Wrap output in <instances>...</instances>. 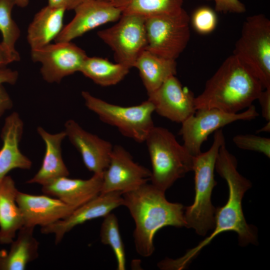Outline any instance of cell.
<instances>
[{
  "mask_svg": "<svg viewBox=\"0 0 270 270\" xmlns=\"http://www.w3.org/2000/svg\"><path fill=\"white\" fill-rule=\"evenodd\" d=\"M215 170L226 182L228 197L224 206L215 210L214 230L208 236L196 247L188 250L183 256L175 260L167 258L161 261L162 269L180 270L184 268L202 248L218 234L224 232L233 231L237 233L240 244L242 246L256 243V231L252 226L246 223L242 209V198L252 184L249 180L238 172L236 159L226 148V142L219 149Z\"/></svg>",
  "mask_w": 270,
  "mask_h": 270,
  "instance_id": "cell-1",
  "label": "cell"
},
{
  "mask_svg": "<svg viewBox=\"0 0 270 270\" xmlns=\"http://www.w3.org/2000/svg\"><path fill=\"white\" fill-rule=\"evenodd\" d=\"M164 192L147 182L122 193L123 206L135 223V248L142 256L152 255L154 236L160 230L166 226H185L184 206L168 202Z\"/></svg>",
  "mask_w": 270,
  "mask_h": 270,
  "instance_id": "cell-2",
  "label": "cell"
},
{
  "mask_svg": "<svg viewBox=\"0 0 270 270\" xmlns=\"http://www.w3.org/2000/svg\"><path fill=\"white\" fill-rule=\"evenodd\" d=\"M264 88L255 74L232 54L207 80L202 92L195 97V108L239 112L252 105Z\"/></svg>",
  "mask_w": 270,
  "mask_h": 270,
  "instance_id": "cell-3",
  "label": "cell"
},
{
  "mask_svg": "<svg viewBox=\"0 0 270 270\" xmlns=\"http://www.w3.org/2000/svg\"><path fill=\"white\" fill-rule=\"evenodd\" d=\"M225 142L222 129L214 132V141L206 152L194 156L195 196L193 204L184 210L185 226L194 229L199 235L205 236L214 227V212L211 201L212 190L216 182L214 178L215 164L220 146Z\"/></svg>",
  "mask_w": 270,
  "mask_h": 270,
  "instance_id": "cell-4",
  "label": "cell"
},
{
  "mask_svg": "<svg viewBox=\"0 0 270 270\" xmlns=\"http://www.w3.org/2000/svg\"><path fill=\"white\" fill-rule=\"evenodd\" d=\"M146 142L152 165L151 184L166 192L178 179L192 171L194 156L166 128L154 126Z\"/></svg>",
  "mask_w": 270,
  "mask_h": 270,
  "instance_id": "cell-5",
  "label": "cell"
},
{
  "mask_svg": "<svg viewBox=\"0 0 270 270\" xmlns=\"http://www.w3.org/2000/svg\"><path fill=\"white\" fill-rule=\"evenodd\" d=\"M232 54L255 74L264 89L270 88V21L265 15L246 18Z\"/></svg>",
  "mask_w": 270,
  "mask_h": 270,
  "instance_id": "cell-6",
  "label": "cell"
},
{
  "mask_svg": "<svg viewBox=\"0 0 270 270\" xmlns=\"http://www.w3.org/2000/svg\"><path fill=\"white\" fill-rule=\"evenodd\" d=\"M82 96L86 108L102 122L116 127L122 135L138 142H144L154 126L152 118L154 108L148 100L136 106H124L109 103L87 91H82Z\"/></svg>",
  "mask_w": 270,
  "mask_h": 270,
  "instance_id": "cell-7",
  "label": "cell"
},
{
  "mask_svg": "<svg viewBox=\"0 0 270 270\" xmlns=\"http://www.w3.org/2000/svg\"><path fill=\"white\" fill-rule=\"evenodd\" d=\"M190 22V17L184 8L176 12L145 18L148 42L146 50L176 60L188 43Z\"/></svg>",
  "mask_w": 270,
  "mask_h": 270,
  "instance_id": "cell-8",
  "label": "cell"
},
{
  "mask_svg": "<svg viewBox=\"0 0 270 270\" xmlns=\"http://www.w3.org/2000/svg\"><path fill=\"white\" fill-rule=\"evenodd\" d=\"M118 21L98 36L112 50L116 62L130 68L147 46L145 18L122 14Z\"/></svg>",
  "mask_w": 270,
  "mask_h": 270,
  "instance_id": "cell-9",
  "label": "cell"
},
{
  "mask_svg": "<svg viewBox=\"0 0 270 270\" xmlns=\"http://www.w3.org/2000/svg\"><path fill=\"white\" fill-rule=\"evenodd\" d=\"M259 116L254 106L244 112L230 113L216 108L196 110L194 114L182 123L180 134L183 145L193 156L201 152L202 144L208 136L222 128L238 120H250Z\"/></svg>",
  "mask_w": 270,
  "mask_h": 270,
  "instance_id": "cell-10",
  "label": "cell"
},
{
  "mask_svg": "<svg viewBox=\"0 0 270 270\" xmlns=\"http://www.w3.org/2000/svg\"><path fill=\"white\" fill-rule=\"evenodd\" d=\"M30 56L34 62L41 64V75L48 83H59L66 76L80 72L88 56L71 42H54L31 50Z\"/></svg>",
  "mask_w": 270,
  "mask_h": 270,
  "instance_id": "cell-11",
  "label": "cell"
},
{
  "mask_svg": "<svg viewBox=\"0 0 270 270\" xmlns=\"http://www.w3.org/2000/svg\"><path fill=\"white\" fill-rule=\"evenodd\" d=\"M150 176L151 170L134 162L123 146L116 145L103 174L100 193L116 191L124 193L147 182Z\"/></svg>",
  "mask_w": 270,
  "mask_h": 270,
  "instance_id": "cell-12",
  "label": "cell"
},
{
  "mask_svg": "<svg viewBox=\"0 0 270 270\" xmlns=\"http://www.w3.org/2000/svg\"><path fill=\"white\" fill-rule=\"evenodd\" d=\"M194 93L172 76L148 94L154 112L171 121L182 124L196 111Z\"/></svg>",
  "mask_w": 270,
  "mask_h": 270,
  "instance_id": "cell-13",
  "label": "cell"
},
{
  "mask_svg": "<svg viewBox=\"0 0 270 270\" xmlns=\"http://www.w3.org/2000/svg\"><path fill=\"white\" fill-rule=\"evenodd\" d=\"M122 193L112 192L100 193L91 200L74 209L66 218L41 227L44 234H53L56 244L75 226L97 218H104L115 208L123 206Z\"/></svg>",
  "mask_w": 270,
  "mask_h": 270,
  "instance_id": "cell-14",
  "label": "cell"
},
{
  "mask_svg": "<svg viewBox=\"0 0 270 270\" xmlns=\"http://www.w3.org/2000/svg\"><path fill=\"white\" fill-rule=\"evenodd\" d=\"M72 20L64 26L54 42H69L102 24L118 21L122 14L110 2L84 0L74 10Z\"/></svg>",
  "mask_w": 270,
  "mask_h": 270,
  "instance_id": "cell-15",
  "label": "cell"
},
{
  "mask_svg": "<svg viewBox=\"0 0 270 270\" xmlns=\"http://www.w3.org/2000/svg\"><path fill=\"white\" fill-rule=\"evenodd\" d=\"M64 130L80 153L87 169L94 174H103L109 164L112 144L86 130L74 120L65 122Z\"/></svg>",
  "mask_w": 270,
  "mask_h": 270,
  "instance_id": "cell-16",
  "label": "cell"
},
{
  "mask_svg": "<svg viewBox=\"0 0 270 270\" xmlns=\"http://www.w3.org/2000/svg\"><path fill=\"white\" fill-rule=\"evenodd\" d=\"M16 200L22 212L24 226H45L69 216L74 208L48 195H33L18 191Z\"/></svg>",
  "mask_w": 270,
  "mask_h": 270,
  "instance_id": "cell-17",
  "label": "cell"
},
{
  "mask_svg": "<svg viewBox=\"0 0 270 270\" xmlns=\"http://www.w3.org/2000/svg\"><path fill=\"white\" fill-rule=\"evenodd\" d=\"M24 128V122L17 112L5 118L0 133L2 144L0 150V182L12 170H29L32 166L30 160L20 148Z\"/></svg>",
  "mask_w": 270,
  "mask_h": 270,
  "instance_id": "cell-18",
  "label": "cell"
},
{
  "mask_svg": "<svg viewBox=\"0 0 270 270\" xmlns=\"http://www.w3.org/2000/svg\"><path fill=\"white\" fill-rule=\"evenodd\" d=\"M102 176L94 174L86 180L62 176L42 186V190L76 208L100 194Z\"/></svg>",
  "mask_w": 270,
  "mask_h": 270,
  "instance_id": "cell-19",
  "label": "cell"
},
{
  "mask_svg": "<svg viewBox=\"0 0 270 270\" xmlns=\"http://www.w3.org/2000/svg\"><path fill=\"white\" fill-rule=\"evenodd\" d=\"M36 131L44 142L45 152L40 169L26 182L42 186L58 178L68 176L70 173L63 160L62 150V141L66 138L64 131L52 134L42 126H38Z\"/></svg>",
  "mask_w": 270,
  "mask_h": 270,
  "instance_id": "cell-20",
  "label": "cell"
},
{
  "mask_svg": "<svg viewBox=\"0 0 270 270\" xmlns=\"http://www.w3.org/2000/svg\"><path fill=\"white\" fill-rule=\"evenodd\" d=\"M16 183L10 176L0 182V244H8L24 226V220L16 197Z\"/></svg>",
  "mask_w": 270,
  "mask_h": 270,
  "instance_id": "cell-21",
  "label": "cell"
},
{
  "mask_svg": "<svg viewBox=\"0 0 270 270\" xmlns=\"http://www.w3.org/2000/svg\"><path fill=\"white\" fill-rule=\"evenodd\" d=\"M65 12L62 8L48 5L35 14L26 36L31 50L44 47L56 38L64 27Z\"/></svg>",
  "mask_w": 270,
  "mask_h": 270,
  "instance_id": "cell-22",
  "label": "cell"
},
{
  "mask_svg": "<svg viewBox=\"0 0 270 270\" xmlns=\"http://www.w3.org/2000/svg\"><path fill=\"white\" fill-rule=\"evenodd\" d=\"M34 228L24 226L8 252L0 251V270H24L38 256L39 242L34 236Z\"/></svg>",
  "mask_w": 270,
  "mask_h": 270,
  "instance_id": "cell-23",
  "label": "cell"
},
{
  "mask_svg": "<svg viewBox=\"0 0 270 270\" xmlns=\"http://www.w3.org/2000/svg\"><path fill=\"white\" fill-rule=\"evenodd\" d=\"M134 67L140 73L148 94L158 88L168 78L176 76L175 60L162 58L145 50L136 60Z\"/></svg>",
  "mask_w": 270,
  "mask_h": 270,
  "instance_id": "cell-24",
  "label": "cell"
},
{
  "mask_svg": "<svg viewBox=\"0 0 270 270\" xmlns=\"http://www.w3.org/2000/svg\"><path fill=\"white\" fill-rule=\"evenodd\" d=\"M130 69L122 64L113 63L106 58L87 56L80 72L97 84L108 86L121 82Z\"/></svg>",
  "mask_w": 270,
  "mask_h": 270,
  "instance_id": "cell-25",
  "label": "cell"
},
{
  "mask_svg": "<svg viewBox=\"0 0 270 270\" xmlns=\"http://www.w3.org/2000/svg\"><path fill=\"white\" fill-rule=\"evenodd\" d=\"M122 14H134L144 18L180 11L184 0H111Z\"/></svg>",
  "mask_w": 270,
  "mask_h": 270,
  "instance_id": "cell-26",
  "label": "cell"
},
{
  "mask_svg": "<svg viewBox=\"0 0 270 270\" xmlns=\"http://www.w3.org/2000/svg\"><path fill=\"white\" fill-rule=\"evenodd\" d=\"M102 244L112 248L117 262V270L126 268V258L124 244L120 234L119 224L116 216L110 213L104 218L100 230Z\"/></svg>",
  "mask_w": 270,
  "mask_h": 270,
  "instance_id": "cell-27",
  "label": "cell"
},
{
  "mask_svg": "<svg viewBox=\"0 0 270 270\" xmlns=\"http://www.w3.org/2000/svg\"><path fill=\"white\" fill-rule=\"evenodd\" d=\"M15 5V0H0V32L2 35L0 43L11 54L20 56L15 48V44L20 36V32L12 16V12Z\"/></svg>",
  "mask_w": 270,
  "mask_h": 270,
  "instance_id": "cell-28",
  "label": "cell"
},
{
  "mask_svg": "<svg viewBox=\"0 0 270 270\" xmlns=\"http://www.w3.org/2000/svg\"><path fill=\"white\" fill-rule=\"evenodd\" d=\"M190 22L194 30L200 34L212 32L216 28L218 18L215 10L208 6H201L194 10Z\"/></svg>",
  "mask_w": 270,
  "mask_h": 270,
  "instance_id": "cell-29",
  "label": "cell"
},
{
  "mask_svg": "<svg viewBox=\"0 0 270 270\" xmlns=\"http://www.w3.org/2000/svg\"><path fill=\"white\" fill-rule=\"evenodd\" d=\"M232 141L238 148L257 152L270 157V138L252 134H240L234 136Z\"/></svg>",
  "mask_w": 270,
  "mask_h": 270,
  "instance_id": "cell-30",
  "label": "cell"
},
{
  "mask_svg": "<svg viewBox=\"0 0 270 270\" xmlns=\"http://www.w3.org/2000/svg\"><path fill=\"white\" fill-rule=\"evenodd\" d=\"M212 0L215 11L223 13L242 14L246 10L244 4L239 0Z\"/></svg>",
  "mask_w": 270,
  "mask_h": 270,
  "instance_id": "cell-31",
  "label": "cell"
},
{
  "mask_svg": "<svg viewBox=\"0 0 270 270\" xmlns=\"http://www.w3.org/2000/svg\"><path fill=\"white\" fill-rule=\"evenodd\" d=\"M259 95L258 100L261 106L262 114L267 122L270 121V88H264Z\"/></svg>",
  "mask_w": 270,
  "mask_h": 270,
  "instance_id": "cell-32",
  "label": "cell"
},
{
  "mask_svg": "<svg viewBox=\"0 0 270 270\" xmlns=\"http://www.w3.org/2000/svg\"><path fill=\"white\" fill-rule=\"evenodd\" d=\"M13 106V102L9 94L4 86L0 85V118Z\"/></svg>",
  "mask_w": 270,
  "mask_h": 270,
  "instance_id": "cell-33",
  "label": "cell"
},
{
  "mask_svg": "<svg viewBox=\"0 0 270 270\" xmlns=\"http://www.w3.org/2000/svg\"><path fill=\"white\" fill-rule=\"evenodd\" d=\"M18 78L16 70L6 67L0 68V85L4 84H14Z\"/></svg>",
  "mask_w": 270,
  "mask_h": 270,
  "instance_id": "cell-34",
  "label": "cell"
},
{
  "mask_svg": "<svg viewBox=\"0 0 270 270\" xmlns=\"http://www.w3.org/2000/svg\"><path fill=\"white\" fill-rule=\"evenodd\" d=\"M48 5L58 8H62L66 10H74L84 0H48Z\"/></svg>",
  "mask_w": 270,
  "mask_h": 270,
  "instance_id": "cell-35",
  "label": "cell"
},
{
  "mask_svg": "<svg viewBox=\"0 0 270 270\" xmlns=\"http://www.w3.org/2000/svg\"><path fill=\"white\" fill-rule=\"evenodd\" d=\"M20 56L11 54L0 42V68H5L10 63L19 61Z\"/></svg>",
  "mask_w": 270,
  "mask_h": 270,
  "instance_id": "cell-36",
  "label": "cell"
},
{
  "mask_svg": "<svg viewBox=\"0 0 270 270\" xmlns=\"http://www.w3.org/2000/svg\"><path fill=\"white\" fill-rule=\"evenodd\" d=\"M16 5L20 8L26 7L29 4L30 0H15Z\"/></svg>",
  "mask_w": 270,
  "mask_h": 270,
  "instance_id": "cell-37",
  "label": "cell"
},
{
  "mask_svg": "<svg viewBox=\"0 0 270 270\" xmlns=\"http://www.w3.org/2000/svg\"><path fill=\"white\" fill-rule=\"evenodd\" d=\"M270 121L268 122L260 129L257 130L256 132H270Z\"/></svg>",
  "mask_w": 270,
  "mask_h": 270,
  "instance_id": "cell-38",
  "label": "cell"
},
{
  "mask_svg": "<svg viewBox=\"0 0 270 270\" xmlns=\"http://www.w3.org/2000/svg\"><path fill=\"white\" fill-rule=\"evenodd\" d=\"M104 0V1L110 2L111 0Z\"/></svg>",
  "mask_w": 270,
  "mask_h": 270,
  "instance_id": "cell-39",
  "label": "cell"
}]
</instances>
